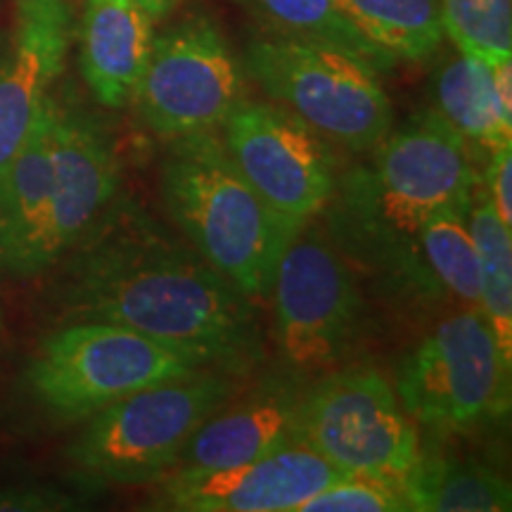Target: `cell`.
<instances>
[{
    "instance_id": "7a4b0ae2",
    "label": "cell",
    "mask_w": 512,
    "mask_h": 512,
    "mask_svg": "<svg viewBox=\"0 0 512 512\" xmlns=\"http://www.w3.org/2000/svg\"><path fill=\"white\" fill-rule=\"evenodd\" d=\"M159 181L166 211L190 247L247 297H268L297 230L242 178L219 131L169 140Z\"/></svg>"
},
{
    "instance_id": "9c48e42d",
    "label": "cell",
    "mask_w": 512,
    "mask_h": 512,
    "mask_svg": "<svg viewBox=\"0 0 512 512\" xmlns=\"http://www.w3.org/2000/svg\"><path fill=\"white\" fill-rule=\"evenodd\" d=\"M242 69L209 15L195 12L155 36L131 105L157 138L219 131L242 100Z\"/></svg>"
},
{
    "instance_id": "7c38bea8",
    "label": "cell",
    "mask_w": 512,
    "mask_h": 512,
    "mask_svg": "<svg viewBox=\"0 0 512 512\" xmlns=\"http://www.w3.org/2000/svg\"><path fill=\"white\" fill-rule=\"evenodd\" d=\"M477 181L470 143L437 110L418 114L377 145V214L408 238L439 211H470Z\"/></svg>"
},
{
    "instance_id": "3957f363",
    "label": "cell",
    "mask_w": 512,
    "mask_h": 512,
    "mask_svg": "<svg viewBox=\"0 0 512 512\" xmlns=\"http://www.w3.org/2000/svg\"><path fill=\"white\" fill-rule=\"evenodd\" d=\"M240 382L204 366L110 403L86 418L69 446L74 472L100 486L155 484L169 475L197 427L238 394Z\"/></svg>"
},
{
    "instance_id": "9a60e30c",
    "label": "cell",
    "mask_w": 512,
    "mask_h": 512,
    "mask_svg": "<svg viewBox=\"0 0 512 512\" xmlns=\"http://www.w3.org/2000/svg\"><path fill=\"white\" fill-rule=\"evenodd\" d=\"M72 34V0H15V27L0 60V166L53 98Z\"/></svg>"
},
{
    "instance_id": "4fadbf2b",
    "label": "cell",
    "mask_w": 512,
    "mask_h": 512,
    "mask_svg": "<svg viewBox=\"0 0 512 512\" xmlns=\"http://www.w3.org/2000/svg\"><path fill=\"white\" fill-rule=\"evenodd\" d=\"M344 472L306 444H292L249 463L169 475L155 482L150 510L294 512Z\"/></svg>"
},
{
    "instance_id": "cb8c5ba5",
    "label": "cell",
    "mask_w": 512,
    "mask_h": 512,
    "mask_svg": "<svg viewBox=\"0 0 512 512\" xmlns=\"http://www.w3.org/2000/svg\"><path fill=\"white\" fill-rule=\"evenodd\" d=\"M439 15L458 53L491 64L512 60V0H439Z\"/></svg>"
},
{
    "instance_id": "6da1fadb",
    "label": "cell",
    "mask_w": 512,
    "mask_h": 512,
    "mask_svg": "<svg viewBox=\"0 0 512 512\" xmlns=\"http://www.w3.org/2000/svg\"><path fill=\"white\" fill-rule=\"evenodd\" d=\"M62 261L57 294L67 323L124 325L235 377L264 363V325L254 299L133 200L114 197Z\"/></svg>"
},
{
    "instance_id": "8992f818",
    "label": "cell",
    "mask_w": 512,
    "mask_h": 512,
    "mask_svg": "<svg viewBox=\"0 0 512 512\" xmlns=\"http://www.w3.org/2000/svg\"><path fill=\"white\" fill-rule=\"evenodd\" d=\"M510 368L484 313L463 309L403 358L394 392L415 425L465 432L510 411Z\"/></svg>"
},
{
    "instance_id": "484cf974",
    "label": "cell",
    "mask_w": 512,
    "mask_h": 512,
    "mask_svg": "<svg viewBox=\"0 0 512 512\" xmlns=\"http://www.w3.org/2000/svg\"><path fill=\"white\" fill-rule=\"evenodd\" d=\"M486 197L505 226L512 228V145L491 150V162L486 169Z\"/></svg>"
},
{
    "instance_id": "52a82bcc",
    "label": "cell",
    "mask_w": 512,
    "mask_h": 512,
    "mask_svg": "<svg viewBox=\"0 0 512 512\" xmlns=\"http://www.w3.org/2000/svg\"><path fill=\"white\" fill-rule=\"evenodd\" d=\"M302 441L347 475L377 477L403 489L425 456L394 384L373 366H351L309 382Z\"/></svg>"
},
{
    "instance_id": "277c9868",
    "label": "cell",
    "mask_w": 512,
    "mask_h": 512,
    "mask_svg": "<svg viewBox=\"0 0 512 512\" xmlns=\"http://www.w3.org/2000/svg\"><path fill=\"white\" fill-rule=\"evenodd\" d=\"M245 67L268 98L347 150H375L392 131V100L380 72L349 50L256 31Z\"/></svg>"
},
{
    "instance_id": "5bb4252c",
    "label": "cell",
    "mask_w": 512,
    "mask_h": 512,
    "mask_svg": "<svg viewBox=\"0 0 512 512\" xmlns=\"http://www.w3.org/2000/svg\"><path fill=\"white\" fill-rule=\"evenodd\" d=\"M306 389L309 380L294 370L261 377L247 394H235L197 427L169 475L219 470L264 458L285 446L304 444Z\"/></svg>"
},
{
    "instance_id": "ba28073f",
    "label": "cell",
    "mask_w": 512,
    "mask_h": 512,
    "mask_svg": "<svg viewBox=\"0 0 512 512\" xmlns=\"http://www.w3.org/2000/svg\"><path fill=\"white\" fill-rule=\"evenodd\" d=\"M275 342L287 368L309 377L347 354L363 316L356 278L339 249L309 221L287 242L271 294Z\"/></svg>"
},
{
    "instance_id": "4316f807",
    "label": "cell",
    "mask_w": 512,
    "mask_h": 512,
    "mask_svg": "<svg viewBox=\"0 0 512 512\" xmlns=\"http://www.w3.org/2000/svg\"><path fill=\"white\" fill-rule=\"evenodd\" d=\"M136 3L147 12V15L155 19V22H159V19H164L166 15H169V12L174 10L181 0H136Z\"/></svg>"
},
{
    "instance_id": "e0dca14e",
    "label": "cell",
    "mask_w": 512,
    "mask_h": 512,
    "mask_svg": "<svg viewBox=\"0 0 512 512\" xmlns=\"http://www.w3.org/2000/svg\"><path fill=\"white\" fill-rule=\"evenodd\" d=\"M60 102L48 100L27 138L0 166V271L10 273L53 192V143Z\"/></svg>"
},
{
    "instance_id": "603a6c76",
    "label": "cell",
    "mask_w": 512,
    "mask_h": 512,
    "mask_svg": "<svg viewBox=\"0 0 512 512\" xmlns=\"http://www.w3.org/2000/svg\"><path fill=\"white\" fill-rule=\"evenodd\" d=\"M413 240H418L427 271L444 285V290L465 309L482 311L479 256L475 238L467 226V211H439L430 221L422 223Z\"/></svg>"
},
{
    "instance_id": "d6986e66",
    "label": "cell",
    "mask_w": 512,
    "mask_h": 512,
    "mask_svg": "<svg viewBox=\"0 0 512 512\" xmlns=\"http://www.w3.org/2000/svg\"><path fill=\"white\" fill-rule=\"evenodd\" d=\"M344 19L389 60H430L444 43L439 0H337Z\"/></svg>"
},
{
    "instance_id": "ac0fdd59",
    "label": "cell",
    "mask_w": 512,
    "mask_h": 512,
    "mask_svg": "<svg viewBox=\"0 0 512 512\" xmlns=\"http://www.w3.org/2000/svg\"><path fill=\"white\" fill-rule=\"evenodd\" d=\"M434 95L437 112L470 145H512V112L503 107L491 62L465 53L451 57L437 72Z\"/></svg>"
},
{
    "instance_id": "d4e9b609",
    "label": "cell",
    "mask_w": 512,
    "mask_h": 512,
    "mask_svg": "<svg viewBox=\"0 0 512 512\" xmlns=\"http://www.w3.org/2000/svg\"><path fill=\"white\" fill-rule=\"evenodd\" d=\"M294 512H415L403 486L368 475L337 477Z\"/></svg>"
},
{
    "instance_id": "44dd1931",
    "label": "cell",
    "mask_w": 512,
    "mask_h": 512,
    "mask_svg": "<svg viewBox=\"0 0 512 512\" xmlns=\"http://www.w3.org/2000/svg\"><path fill=\"white\" fill-rule=\"evenodd\" d=\"M467 226L479 256L482 313L503 356L512 363V228L498 219L479 181L472 190Z\"/></svg>"
},
{
    "instance_id": "5b68a950",
    "label": "cell",
    "mask_w": 512,
    "mask_h": 512,
    "mask_svg": "<svg viewBox=\"0 0 512 512\" xmlns=\"http://www.w3.org/2000/svg\"><path fill=\"white\" fill-rule=\"evenodd\" d=\"M197 368L204 366L124 325L69 320L41 342L27 368V387L55 418L86 420L128 394Z\"/></svg>"
},
{
    "instance_id": "8fae6325",
    "label": "cell",
    "mask_w": 512,
    "mask_h": 512,
    "mask_svg": "<svg viewBox=\"0 0 512 512\" xmlns=\"http://www.w3.org/2000/svg\"><path fill=\"white\" fill-rule=\"evenodd\" d=\"M117 195L119 159L110 133L93 114L60 105L48 209L10 273L29 278L60 264L86 238Z\"/></svg>"
},
{
    "instance_id": "7402d4cb",
    "label": "cell",
    "mask_w": 512,
    "mask_h": 512,
    "mask_svg": "<svg viewBox=\"0 0 512 512\" xmlns=\"http://www.w3.org/2000/svg\"><path fill=\"white\" fill-rule=\"evenodd\" d=\"M259 31L304 41L328 43V46L349 50L368 60L377 72L392 67V60L370 46L358 31L344 19L337 0H235Z\"/></svg>"
},
{
    "instance_id": "30bf717a",
    "label": "cell",
    "mask_w": 512,
    "mask_h": 512,
    "mask_svg": "<svg viewBox=\"0 0 512 512\" xmlns=\"http://www.w3.org/2000/svg\"><path fill=\"white\" fill-rule=\"evenodd\" d=\"M219 131L242 178L287 226L299 230L328 207L335 192L328 150L285 107L242 98Z\"/></svg>"
},
{
    "instance_id": "ffe728a7",
    "label": "cell",
    "mask_w": 512,
    "mask_h": 512,
    "mask_svg": "<svg viewBox=\"0 0 512 512\" xmlns=\"http://www.w3.org/2000/svg\"><path fill=\"white\" fill-rule=\"evenodd\" d=\"M415 512H508V479L475 460L425 458L408 484Z\"/></svg>"
},
{
    "instance_id": "2e32d148",
    "label": "cell",
    "mask_w": 512,
    "mask_h": 512,
    "mask_svg": "<svg viewBox=\"0 0 512 512\" xmlns=\"http://www.w3.org/2000/svg\"><path fill=\"white\" fill-rule=\"evenodd\" d=\"M155 43V19L136 0H86L79 62L93 98L107 110L131 105Z\"/></svg>"
}]
</instances>
